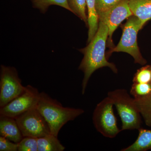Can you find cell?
<instances>
[{"instance_id": "cell-18", "label": "cell", "mask_w": 151, "mask_h": 151, "mask_svg": "<svg viewBox=\"0 0 151 151\" xmlns=\"http://www.w3.org/2000/svg\"><path fill=\"white\" fill-rule=\"evenodd\" d=\"M130 93L134 98L149 96L151 94V83H133L131 87Z\"/></svg>"}, {"instance_id": "cell-1", "label": "cell", "mask_w": 151, "mask_h": 151, "mask_svg": "<svg viewBox=\"0 0 151 151\" xmlns=\"http://www.w3.org/2000/svg\"><path fill=\"white\" fill-rule=\"evenodd\" d=\"M109 29L107 25L99 21L97 32L89 44L80 51L84 54L78 69L84 73L82 80V94L85 93L86 86L91 76L95 70L104 67H108L114 73L118 70L115 64L108 62L105 55L106 41L108 37Z\"/></svg>"}, {"instance_id": "cell-14", "label": "cell", "mask_w": 151, "mask_h": 151, "mask_svg": "<svg viewBox=\"0 0 151 151\" xmlns=\"http://www.w3.org/2000/svg\"><path fill=\"white\" fill-rule=\"evenodd\" d=\"M38 151H63L65 149L58 137L50 134L37 138Z\"/></svg>"}, {"instance_id": "cell-23", "label": "cell", "mask_w": 151, "mask_h": 151, "mask_svg": "<svg viewBox=\"0 0 151 151\" xmlns=\"http://www.w3.org/2000/svg\"><path fill=\"white\" fill-rule=\"evenodd\" d=\"M150 69H151V65H150Z\"/></svg>"}, {"instance_id": "cell-9", "label": "cell", "mask_w": 151, "mask_h": 151, "mask_svg": "<svg viewBox=\"0 0 151 151\" xmlns=\"http://www.w3.org/2000/svg\"><path fill=\"white\" fill-rule=\"evenodd\" d=\"M133 15L128 0H122L110 9L98 15L99 21L108 26V40L110 43L112 44V35L115 30L124 19Z\"/></svg>"}, {"instance_id": "cell-13", "label": "cell", "mask_w": 151, "mask_h": 151, "mask_svg": "<svg viewBox=\"0 0 151 151\" xmlns=\"http://www.w3.org/2000/svg\"><path fill=\"white\" fill-rule=\"evenodd\" d=\"M136 141L122 151H146L151 150V130L140 129Z\"/></svg>"}, {"instance_id": "cell-10", "label": "cell", "mask_w": 151, "mask_h": 151, "mask_svg": "<svg viewBox=\"0 0 151 151\" xmlns=\"http://www.w3.org/2000/svg\"><path fill=\"white\" fill-rule=\"evenodd\" d=\"M0 134L16 143L24 138L15 119L3 115H0Z\"/></svg>"}, {"instance_id": "cell-17", "label": "cell", "mask_w": 151, "mask_h": 151, "mask_svg": "<svg viewBox=\"0 0 151 151\" xmlns=\"http://www.w3.org/2000/svg\"><path fill=\"white\" fill-rule=\"evenodd\" d=\"M72 12L78 17L88 25V17L86 13V0H68Z\"/></svg>"}, {"instance_id": "cell-11", "label": "cell", "mask_w": 151, "mask_h": 151, "mask_svg": "<svg viewBox=\"0 0 151 151\" xmlns=\"http://www.w3.org/2000/svg\"><path fill=\"white\" fill-rule=\"evenodd\" d=\"M133 15L144 24L151 19V0H128Z\"/></svg>"}, {"instance_id": "cell-2", "label": "cell", "mask_w": 151, "mask_h": 151, "mask_svg": "<svg viewBox=\"0 0 151 151\" xmlns=\"http://www.w3.org/2000/svg\"><path fill=\"white\" fill-rule=\"evenodd\" d=\"M37 108L47 122L51 134L57 137L65 124L84 112L80 108L64 107L57 100L44 92L40 93Z\"/></svg>"}, {"instance_id": "cell-5", "label": "cell", "mask_w": 151, "mask_h": 151, "mask_svg": "<svg viewBox=\"0 0 151 151\" xmlns=\"http://www.w3.org/2000/svg\"><path fill=\"white\" fill-rule=\"evenodd\" d=\"M112 100L107 97L97 104L93 112L92 121L97 132L105 137H116L122 130L117 125Z\"/></svg>"}, {"instance_id": "cell-8", "label": "cell", "mask_w": 151, "mask_h": 151, "mask_svg": "<svg viewBox=\"0 0 151 151\" xmlns=\"http://www.w3.org/2000/svg\"><path fill=\"white\" fill-rule=\"evenodd\" d=\"M40 93L32 86L28 85L22 94L0 108V115L15 119L23 113L37 106Z\"/></svg>"}, {"instance_id": "cell-21", "label": "cell", "mask_w": 151, "mask_h": 151, "mask_svg": "<svg viewBox=\"0 0 151 151\" xmlns=\"http://www.w3.org/2000/svg\"><path fill=\"white\" fill-rule=\"evenodd\" d=\"M122 0H96L98 15L105 12L117 4Z\"/></svg>"}, {"instance_id": "cell-3", "label": "cell", "mask_w": 151, "mask_h": 151, "mask_svg": "<svg viewBox=\"0 0 151 151\" xmlns=\"http://www.w3.org/2000/svg\"><path fill=\"white\" fill-rule=\"evenodd\" d=\"M108 97L116 107L122 122V131L139 130L141 128L142 117L134 99L125 89H116L108 92Z\"/></svg>"}, {"instance_id": "cell-15", "label": "cell", "mask_w": 151, "mask_h": 151, "mask_svg": "<svg viewBox=\"0 0 151 151\" xmlns=\"http://www.w3.org/2000/svg\"><path fill=\"white\" fill-rule=\"evenodd\" d=\"M138 110L146 125L151 127V94L141 98H134Z\"/></svg>"}, {"instance_id": "cell-20", "label": "cell", "mask_w": 151, "mask_h": 151, "mask_svg": "<svg viewBox=\"0 0 151 151\" xmlns=\"http://www.w3.org/2000/svg\"><path fill=\"white\" fill-rule=\"evenodd\" d=\"M37 138L24 137L18 143V151H38Z\"/></svg>"}, {"instance_id": "cell-19", "label": "cell", "mask_w": 151, "mask_h": 151, "mask_svg": "<svg viewBox=\"0 0 151 151\" xmlns=\"http://www.w3.org/2000/svg\"><path fill=\"white\" fill-rule=\"evenodd\" d=\"M134 83H151V69L150 65H147L139 69L133 78Z\"/></svg>"}, {"instance_id": "cell-22", "label": "cell", "mask_w": 151, "mask_h": 151, "mask_svg": "<svg viewBox=\"0 0 151 151\" xmlns=\"http://www.w3.org/2000/svg\"><path fill=\"white\" fill-rule=\"evenodd\" d=\"M0 151H18V143L14 142L3 136L0 137Z\"/></svg>"}, {"instance_id": "cell-7", "label": "cell", "mask_w": 151, "mask_h": 151, "mask_svg": "<svg viewBox=\"0 0 151 151\" xmlns=\"http://www.w3.org/2000/svg\"><path fill=\"white\" fill-rule=\"evenodd\" d=\"M15 119L24 137L39 138L51 134L47 122L37 107Z\"/></svg>"}, {"instance_id": "cell-16", "label": "cell", "mask_w": 151, "mask_h": 151, "mask_svg": "<svg viewBox=\"0 0 151 151\" xmlns=\"http://www.w3.org/2000/svg\"><path fill=\"white\" fill-rule=\"evenodd\" d=\"M31 1L33 7L39 10L42 13H45L52 5L60 6L72 12L68 0H31Z\"/></svg>"}, {"instance_id": "cell-4", "label": "cell", "mask_w": 151, "mask_h": 151, "mask_svg": "<svg viewBox=\"0 0 151 151\" xmlns=\"http://www.w3.org/2000/svg\"><path fill=\"white\" fill-rule=\"evenodd\" d=\"M143 27L140 20L137 17L134 15L129 17L124 25L121 40L117 46L110 50L109 53L120 52H127L132 55L135 63L145 65L147 61L141 54L137 41L138 32Z\"/></svg>"}, {"instance_id": "cell-6", "label": "cell", "mask_w": 151, "mask_h": 151, "mask_svg": "<svg viewBox=\"0 0 151 151\" xmlns=\"http://www.w3.org/2000/svg\"><path fill=\"white\" fill-rule=\"evenodd\" d=\"M15 68L1 65L0 108H3L25 91Z\"/></svg>"}, {"instance_id": "cell-12", "label": "cell", "mask_w": 151, "mask_h": 151, "mask_svg": "<svg viewBox=\"0 0 151 151\" xmlns=\"http://www.w3.org/2000/svg\"><path fill=\"white\" fill-rule=\"evenodd\" d=\"M88 17V37L89 43L97 32L99 27V19L96 9V0H86Z\"/></svg>"}]
</instances>
